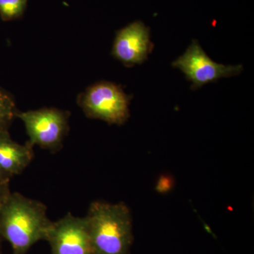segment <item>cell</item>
I'll list each match as a JSON object with an SVG mask.
<instances>
[{
    "instance_id": "6da1fadb",
    "label": "cell",
    "mask_w": 254,
    "mask_h": 254,
    "mask_svg": "<svg viewBox=\"0 0 254 254\" xmlns=\"http://www.w3.org/2000/svg\"><path fill=\"white\" fill-rule=\"evenodd\" d=\"M52 221L39 200L11 192L0 210V239L11 247V254H28L33 245L46 241Z\"/></svg>"
},
{
    "instance_id": "7a4b0ae2",
    "label": "cell",
    "mask_w": 254,
    "mask_h": 254,
    "mask_svg": "<svg viewBox=\"0 0 254 254\" xmlns=\"http://www.w3.org/2000/svg\"><path fill=\"white\" fill-rule=\"evenodd\" d=\"M85 218L93 254H129L131 217L125 203L93 202Z\"/></svg>"
},
{
    "instance_id": "3957f363",
    "label": "cell",
    "mask_w": 254,
    "mask_h": 254,
    "mask_svg": "<svg viewBox=\"0 0 254 254\" xmlns=\"http://www.w3.org/2000/svg\"><path fill=\"white\" fill-rule=\"evenodd\" d=\"M131 98L120 85L102 81L88 87L78 95L77 102L87 118L120 126L129 118Z\"/></svg>"
},
{
    "instance_id": "277c9868",
    "label": "cell",
    "mask_w": 254,
    "mask_h": 254,
    "mask_svg": "<svg viewBox=\"0 0 254 254\" xmlns=\"http://www.w3.org/2000/svg\"><path fill=\"white\" fill-rule=\"evenodd\" d=\"M69 116L68 112L54 108L18 111L16 113V118L23 122L26 128L29 138L28 143L52 153L63 148L64 140L69 129Z\"/></svg>"
},
{
    "instance_id": "5b68a950",
    "label": "cell",
    "mask_w": 254,
    "mask_h": 254,
    "mask_svg": "<svg viewBox=\"0 0 254 254\" xmlns=\"http://www.w3.org/2000/svg\"><path fill=\"white\" fill-rule=\"evenodd\" d=\"M174 68L183 72L191 88L196 90L204 85L218 81L222 78L232 77L243 71L242 65H224L210 59L196 40H193L185 53L172 63Z\"/></svg>"
},
{
    "instance_id": "8992f818",
    "label": "cell",
    "mask_w": 254,
    "mask_h": 254,
    "mask_svg": "<svg viewBox=\"0 0 254 254\" xmlns=\"http://www.w3.org/2000/svg\"><path fill=\"white\" fill-rule=\"evenodd\" d=\"M46 241L51 254H93L86 218L71 213L52 222Z\"/></svg>"
},
{
    "instance_id": "52a82bcc",
    "label": "cell",
    "mask_w": 254,
    "mask_h": 254,
    "mask_svg": "<svg viewBox=\"0 0 254 254\" xmlns=\"http://www.w3.org/2000/svg\"><path fill=\"white\" fill-rule=\"evenodd\" d=\"M153 47L149 27L136 21L117 31L111 54L127 67H133L148 60Z\"/></svg>"
},
{
    "instance_id": "ba28073f",
    "label": "cell",
    "mask_w": 254,
    "mask_h": 254,
    "mask_svg": "<svg viewBox=\"0 0 254 254\" xmlns=\"http://www.w3.org/2000/svg\"><path fill=\"white\" fill-rule=\"evenodd\" d=\"M33 157V146L28 142L19 144L11 139L9 131L0 133V169L10 178L21 175Z\"/></svg>"
},
{
    "instance_id": "9c48e42d",
    "label": "cell",
    "mask_w": 254,
    "mask_h": 254,
    "mask_svg": "<svg viewBox=\"0 0 254 254\" xmlns=\"http://www.w3.org/2000/svg\"><path fill=\"white\" fill-rule=\"evenodd\" d=\"M18 111L14 97L0 87V133L9 131Z\"/></svg>"
},
{
    "instance_id": "30bf717a",
    "label": "cell",
    "mask_w": 254,
    "mask_h": 254,
    "mask_svg": "<svg viewBox=\"0 0 254 254\" xmlns=\"http://www.w3.org/2000/svg\"><path fill=\"white\" fill-rule=\"evenodd\" d=\"M28 0H0V17L4 21L21 18L26 11Z\"/></svg>"
},
{
    "instance_id": "8fae6325",
    "label": "cell",
    "mask_w": 254,
    "mask_h": 254,
    "mask_svg": "<svg viewBox=\"0 0 254 254\" xmlns=\"http://www.w3.org/2000/svg\"><path fill=\"white\" fill-rule=\"evenodd\" d=\"M11 192L9 182H0V210L2 208Z\"/></svg>"
},
{
    "instance_id": "7c38bea8",
    "label": "cell",
    "mask_w": 254,
    "mask_h": 254,
    "mask_svg": "<svg viewBox=\"0 0 254 254\" xmlns=\"http://www.w3.org/2000/svg\"><path fill=\"white\" fill-rule=\"evenodd\" d=\"M11 178L0 169V182H9Z\"/></svg>"
},
{
    "instance_id": "4fadbf2b",
    "label": "cell",
    "mask_w": 254,
    "mask_h": 254,
    "mask_svg": "<svg viewBox=\"0 0 254 254\" xmlns=\"http://www.w3.org/2000/svg\"><path fill=\"white\" fill-rule=\"evenodd\" d=\"M0 254H4L2 248V240L0 239Z\"/></svg>"
}]
</instances>
